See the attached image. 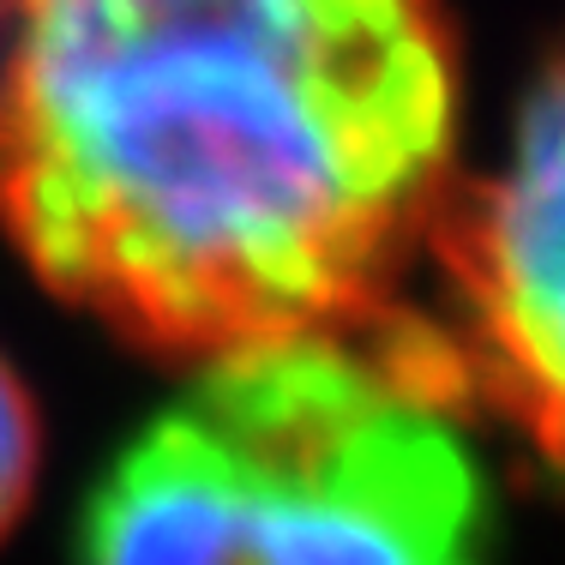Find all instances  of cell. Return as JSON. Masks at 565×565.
Returning a JSON list of instances; mask_svg holds the SVG:
<instances>
[{
    "label": "cell",
    "mask_w": 565,
    "mask_h": 565,
    "mask_svg": "<svg viewBox=\"0 0 565 565\" xmlns=\"http://www.w3.org/2000/svg\"><path fill=\"white\" fill-rule=\"evenodd\" d=\"M457 120L439 0H0V223L163 361L385 326Z\"/></svg>",
    "instance_id": "cell-1"
},
{
    "label": "cell",
    "mask_w": 565,
    "mask_h": 565,
    "mask_svg": "<svg viewBox=\"0 0 565 565\" xmlns=\"http://www.w3.org/2000/svg\"><path fill=\"white\" fill-rule=\"evenodd\" d=\"M493 493L446 397L355 338L199 361L97 476L78 565H488Z\"/></svg>",
    "instance_id": "cell-2"
},
{
    "label": "cell",
    "mask_w": 565,
    "mask_h": 565,
    "mask_svg": "<svg viewBox=\"0 0 565 565\" xmlns=\"http://www.w3.org/2000/svg\"><path fill=\"white\" fill-rule=\"evenodd\" d=\"M427 253L446 271L451 319H385V361L451 397L488 392L565 469V43L535 73L505 169L446 199Z\"/></svg>",
    "instance_id": "cell-3"
},
{
    "label": "cell",
    "mask_w": 565,
    "mask_h": 565,
    "mask_svg": "<svg viewBox=\"0 0 565 565\" xmlns=\"http://www.w3.org/2000/svg\"><path fill=\"white\" fill-rule=\"evenodd\" d=\"M36 469H43V422L12 361L0 355V542L31 505Z\"/></svg>",
    "instance_id": "cell-4"
}]
</instances>
